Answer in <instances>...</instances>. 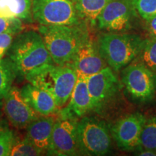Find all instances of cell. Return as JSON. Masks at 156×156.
I'll return each mask as SVG.
<instances>
[{
	"mask_svg": "<svg viewBox=\"0 0 156 156\" xmlns=\"http://www.w3.org/2000/svg\"><path fill=\"white\" fill-rule=\"evenodd\" d=\"M17 75L25 79L54 64L40 33L23 30L15 36L7 53Z\"/></svg>",
	"mask_w": 156,
	"mask_h": 156,
	"instance_id": "cell-1",
	"label": "cell"
},
{
	"mask_svg": "<svg viewBox=\"0 0 156 156\" xmlns=\"http://www.w3.org/2000/svg\"><path fill=\"white\" fill-rule=\"evenodd\" d=\"M38 32L54 63L69 65L88 34L83 23L75 25H40Z\"/></svg>",
	"mask_w": 156,
	"mask_h": 156,
	"instance_id": "cell-2",
	"label": "cell"
},
{
	"mask_svg": "<svg viewBox=\"0 0 156 156\" xmlns=\"http://www.w3.org/2000/svg\"><path fill=\"white\" fill-rule=\"evenodd\" d=\"M145 39L137 34L106 33L97 41L99 52L107 65L119 72L139 56Z\"/></svg>",
	"mask_w": 156,
	"mask_h": 156,
	"instance_id": "cell-3",
	"label": "cell"
},
{
	"mask_svg": "<svg viewBox=\"0 0 156 156\" xmlns=\"http://www.w3.org/2000/svg\"><path fill=\"white\" fill-rule=\"evenodd\" d=\"M25 80L49 93L54 98L58 108H62L69 100L77 82V73L69 65H57L54 63Z\"/></svg>",
	"mask_w": 156,
	"mask_h": 156,
	"instance_id": "cell-4",
	"label": "cell"
},
{
	"mask_svg": "<svg viewBox=\"0 0 156 156\" xmlns=\"http://www.w3.org/2000/svg\"><path fill=\"white\" fill-rule=\"evenodd\" d=\"M77 144L82 155H106L112 148V134L105 121L85 116L77 124Z\"/></svg>",
	"mask_w": 156,
	"mask_h": 156,
	"instance_id": "cell-5",
	"label": "cell"
},
{
	"mask_svg": "<svg viewBox=\"0 0 156 156\" xmlns=\"http://www.w3.org/2000/svg\"><path fill=\"white\" fill-rule=\"evenodd\" d=\"M34 22L40 25H75L83 23L73 0H31Z\"/></svg>",
	"mask_w": 156,
	"mask_h": 156,
	"instance_id": "cell-6",
	"label": "cell"
},
{
	"mask_svg": "<svg viewBox=\"0 0 156 156\" xmlns=\"http://www.w3.org/2000/svg\"><path fill=\"white\" fill-rule=\"evenodd\" d=\"M79 119L66 107L60 108L56 114L48 155H78L77 124Z\"/></svg>",
	"mask_w": 156,
	"mask_h": 156,
	"instance_id": "cell-7",
	"label": "cell"
},
{
	"mask_svg": "<svg viewBox=\"0 0 156 156\" xmlns=\"http://www.w3.org/2000/svg\"><path fill=\"white\" fill-rule=\"evenodd\" d=\"M90 97L91 112L104 113L122 90V83L115 72L107 66L100 72L87 77Z\"/></svg>",
	"mask_w": 156,
	"mask_h": 156,
	"instance_id": "cell-8",
	"label": "cell"
},
{
	"mask_svg": "<svg viewBox=\"0 0 156 156\" xmlns=\"http://www.w3.org/2000/svg\"><path fill=\"white\" fill-rule=\"evenodd\" d=\"M122 82L133 100L151 102L156 93V73L139 61L131 62L124 68Z\"/></svg>",
	"mask_w": 156,
	"mask_h": 156,
	"instance_id": "cell-9",
	"label": "cell"
},
{
	"mask_svg": "<svg viewBox=\"0 0 156 156\" xmlns=\"http://www.w3.org/2000/svg\"><path fill=\"white\" fill-rule=\"evenodd\" d=\"M133 0H111L101 11L97 25L111 33L125 32L132 28L135 15Z\"/></svg>",
	"mask_w": 156,
	"mask_h": 156,
	"instance_id": "cell-10",
	"label": "cell"
},
{
	"mask_svg": "<svg viewBox=\"0 0 156 156\" xmlns=\"http://www.w3.org/2000/svg\"><path fill=\"white\" fill-rule=\"evenodd\" d=\"M146 119L145 115L135 112L123 116L112 126L111 134L119 149L128 152L139 149L140 136Z\"/></svg>",
	"mask_w": 156,
	"mask_h": 156,
	"instance_id": "cell-11",
	"label": "cell"
},
{
	"mask_svg": "<svg viewBox=\"0 0 156 156\" xmlns=\"http://www.w3.org/2000/svg\"><path fill=\"white\" fill-rule=\"evenodd\" d=\"M3 111L9 123L19 129H26L41 116L25 100L20 89L12 86L3 98Z\"/></svg>",
	"mask_w": 156,
	"mask_h": 156,
	"instance_id": "cell-12",
	"label": "cell"
},
{
	"mask_svg": "<svg viewBox=\"0 0 156 156\" xmlns=\"http://www.w3.org/2000/svg\"><path fill=\"white\" fill-rule=\"evenodd\" d=\"M69 66L74 68L77 73L88 77L98 73L108 65L99 52L97 42L87 34Z\"/></svg>",
	"mask_w": 156,
	"mask_h": 156,
	"instance_id": "cell-13",
	"label": "cell"
},
{
	"mask_svg": "<svg viewBox=\"0 0 156 156\" xmlns=\"http://www.w3.org/2000/svg\"><path fill=\"white\" fill-rule=\"evenodd\" d=\"M56 119V116H54V115H41L25 129V137L34 145L41 155L46 154L49 147Z\"/></svg>",
	"mask_w": 156,
	"mask_h": 156,
	"instance_id": "cell-14",
	"label": "cell"
},
{
	"mask_svg": "<svg viewBox=\"0 0 156 156\" xmlns=\"http://www.w3.org/2000/svg\"><path fill=\"white\" fill-rule=\"evenodd\" d=\"M20 93L35 112L41 116L56 114L60 109L49 93L30 83L20 89Z\"/></svg>",
	"mask_w": 156,
	"mask_h": 156,
	"instance_id": "cell-15",
	"label": "cell"
},
{
	"mask_svg": "<svg viewBox=\"0 0 156 156\" xmlns=\"http://www.w3.org/2000/svg\"><path fill=\"white\" fill-rule=\"evenodd\" d=\"M69 112L78 119L86 116L91 112L90 97L87 87V77L77 73V80L66 106Z\"/></svg>",
	"mask_w": 156,
	"mask_h": 156,
	"instance_id": "cell-16",
	"label": "cell"
},
{
	"mask_svg": "<svg viewBox=\"0 0 156 156\" xmlns=\"http://www.w3.org/2000/svg\"><path fill=\"white\" fill-rule=\"evenodd\" d=\"M0 15L33 23L31 0H0Z\"/></svg>",
	"mask_w": 156,
	"mask_h": 156,
	"instance_id": "cell-17",
	"label": "cell"
},
{
	"mask_svg": "<svg viewBox=\"0 0 156 156\" xmlns=\"http://www.w3.org/2000/svg\"><path fill=\"white\" fill-rule=\"evenodd\" d=\"M111 0H73L79 16L83 21L96 24L101 11Z\"/></svg>",
	"mask_w": 156,
	"mask_h": 156,
	"instance_id": "cell-18",
	"label": "cell"
},
{
	"mask_svg": "<svg viewBox=\"0 0 156 156\" xmlns=\"http://www.w3.org/2000/svg\"><path fill=\"white\" fill-rule=\"evenodd\" d=\"M17 73L8 58L0 60V100H2L12 87Z\"/></svg>",
	"mask_w": 156,
	"mask_h": 156,
	"instance_id": "cell-19",
	"label": "cell"
},
{
	"mask_svg": "<svg viewBox=\"0 0 156 156\" xmlns=\"http://www.w3.org/2000/svg\"><path fill=\"white\" fill-rule=\"evenodd\" d=\"M156 151V115L146 119L140 136V148Z\"/></svg>",
	"mask_w": 156,
	"mask_h": 156,
	"instance_id": "cell-20",
	"label": "cell"
},
{
	"mask_svg": "<svg viewBox=\"0 0 156 156\" xmlns=\"http://www.w3.org/2000/svg\"><path fill=\"white\" fill-rule=\"evenodd\" d=\"M135 59L144 64L146 67L156 73V40L153 38L145 39L142 50Z\"/></svg>",
	"mask_w": 156,
	"mask_h": 156,
	"instance_id": "cell-21",
	"label": "cell"
},
{
	"mask_svg": "<svg viewBox=\"0 0 156 156\" xmlns=\"http://www.w3.org/2000/svg\"><path fill=\"white\" fill-rule=\"evenodd\" d=\"M9 155L36 156L41 155V154L25 136L23 139L15 136L14 143H13Z\"/></svg>",
	"mask_w": 156,
	"mask_h": 156,
	"instance_id": "cell-22",
	"label": "cell"
},
{
	"mask_svg": "<svg viewBox=\"0 0 156 156\" xmlns=\"http://www.w3.org/2000/svg\"><path fill=\"white\" fill-rule=\"evenodd\" d=\"M136 12L145 20L156 15V0H133Z\"/></svg>",
	"mask_w": 156,
	"mask_h": 156,
	"instance_id": "cell-23",
	"label": "cell"
},
{
	"mask_svg": "<svg viewBox=\"0 0 156 156\" xmlns=\"http://www.w3.org/2000/svg\"><path fill=\"white\" fill-rule=\"evenodd\" d=\"M23 30V21L20 19L0 15V34L5 33L18 34Z\"/></svg>",
	"mask_w": 156,
	"mask_h": 156,
	"instance_id": "cell-24",
	"label": "cell"
},
{
	"mask_svg": "<svg viewBox=\"0 0 156 156\" xmlns=\"http://www.w3.org/2000/svg\"><path fill=\"white\" fill-rule=\"evenodd\" d=\"M15 136L7 126L0 132V156H8L14 143Z\"/></svg>",
	"mask_w": 156,
	"mask_h": 156,
	"instance_id": "cell-25",
	"label": "cell"
},
{
	"mask_svg": "<svg viewBox=\"0 0 156 156\" xmlns=\"http://www.w3.org/2000/svg\"><path fill=\"white\" fill-rule=\"evenodd\" d=\"M17 34L12 33H5L0 34V60L5 58L7 55L12 43Z\"/></svg>",
	"mask_w": 156,
	"mask_h": 156,
	"instance_id": "cell-26",
	"label": "cell"
},
{
	"mask_svg": "<svg viewBox=\"0 0 156 156\" xmlns=\"http://www.w3.org/2000/svg\"><path fill=\"white\" fill-rule=\"evenodd\" d=\"M146 21H147L146 28L150 38L156 40V15Z\"/></svg>",
	"mask_w": 156,
	"mask_h": 156,
	"instance_id": "cell-27",
	"label": "cell"
},
{
	"mask_svg": "<svg viewBox=\"0 0 156 156\" xmlns=\"http://www.w3.org/2000/svg\"><path fill=\"white\" fill-rule=\"evenodd\" d=\"M137 155L141 156H155L156 151L148 149H141L137 151Z\"/></svg>",
	"mask_w": 156,
	"mask_h": 156,
	"instance_id": "cell-28",
	"label": "cell"
},
{
	"mask_svg": "<svg viewBox=\"0 0 156 156\" xmlns=\"http://www.w3.org/2000/svg\"><path fill=\"white\" fill-rule=\"evenodd\" d=\"M7 126V123H6L5 121L0 119V132L2 131L3 129H5Z\"/></svg>",
	"mask_w": 156,
	"mask_h": 156,
	"instance_id": "cell-29",
	"label": "cell"
},
{
	"mask_svg": "<svg viewBox=\"0 0 156 156\" xmlns=\"http://www.w3.org/2000/svg\"><path fill=\"white\" fill-rule=\"evenodd\" d=\"M2 110H3V101H2V100H0V116H1Z\"/></svg>",
	"mask_w": 156,
	"mask_h": 156,
	"instance_id": "cell-30",
	"label": "cell"
}]
</instances>
